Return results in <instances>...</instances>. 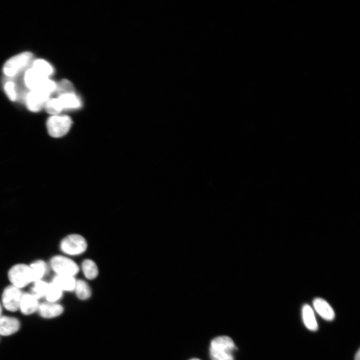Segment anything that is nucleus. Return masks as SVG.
<instances>
[{
	"instance_id": "nucleus-23",
	"label": "nucleus",
	"mask_w": 360,
	"mask_h": 360,
	"mask_svg": "<svg viewBox=\"0 0 360 360\" xmlns=\"http://www.w3.org/2000/svg\"><path fill=\"white\" fill-rule=\"evenodd\" d=\"M44 108L46 112L52 116L59 115L63 110L58 98H50L46 102Z\"/></svg>"
},
{
	"instance_id": "nucleus-28",
	"label": "nucleus",
	"mask_w": 360,
	"mask_h": 360,
	"mask_svg": "<svg viewBox=\"0 0 360 360\" xmlns=\"http://www.w3.org/2000/svg\"><path fill=\"white\" fill-rule=\"evenodd\" d=\"M200 360L198 359H191V360Z\"/></svg>"
},
{
	"instance_id": "nucleus-7",
	"label": "nucleus",
	"mask_w": 360,
	"mask_h": 360,
	"mask_svg": "<svg viewBox=\"0 0 360 360\" xmlns=\"http://www.w3.org/2000/svg\"><path fill=\"white\" fill-rule=\"evenodd\" d=\"M235 348L231 338L222 336L215 338L211 341L210 350L212 356L226 357L232 355V352Z\"/></svg>"
},
{
	"instance_id": "nucleus-13",
	"label": "nucleus",
	"mask_w": 360,
	"mask_h": 360,
	"mask_svg": "<svg viewBox=\"0 0 360 360\" xmlns=\"http://www.w3.org/2000/svg\"><path fill=\"white\" fill-rule=\"evenodd\" d=\"M313 306L317 313L324 320L330 321L335 318L334 311L326 300L316 298L313 301Z\"/></svg>"
},
{
	"instance_id": "nucleus-1",
	"label": "nucleus",
	"mask_w": 360,
	"mask_h": 360,
	"mask_svg": "<svg viewBox=\"0 0 360 360\" xmlns=\"http://www.w3.org/2000/svg\"><path fill=\"white\" fill-rule=\"evenodd\" d=\"M33 58V55L30 52H24L12 57L4 64L3 73L10 78L16 77L29 66Z\"/></svg>"
},
{
	"instance_id": "nucleus-20",
	"label": "nucleus",
	"mask_w": 360,
	"mask_h": 360,
	"mask_svg": "<svg viewBox=\"0 0 360 360\" xmlns=\"http://www.w3.org/2000/svg\"><path fill=\"white\" fill-rule=\"evenodd\" d=\"M74 291L77 297L81 300L88 299L91 296L92 292L88 283L83 280H77Z\"/></svg>"
},
{
	"instance_id": "nucleus-2",
	"label": "nucleus",
	"mask_w": 360,
	"mask_h": 360,
	"mask_svg": "<svg viewBox=\"0 0 360 360\" xmlns=\"http://www.w3.org/2000/svg\"><path fill=\"white\" fill-rule=\"evenodd\" d=\"M8 279L11 285L22 289L33 283L30 266L24 263L13 265L8 272Z\"/></svg>"
},
{
	"instance_id": "nucleus-9",
	"label": "nucleus",
	"mask_w": 360,
	"mask_h": 360,
	"mask_svg": "<svg viewBox=\"0 0 360 360\" xmlns=\"http://www.w3.org/2000/svg\"><path fill=\"white\" fill-rule=\"evenodd\" d=\"M37 311L40 316L44 318L50 319L61 315L64 311V308L56 303L43 302L39 304Z\"/></svg>"
},
{
	"instance_id": "nucleus-27",
	"label": "nucleus",
	"mask_w": 360,
	"mask_h": 360,
	"mask_svg": "<svg viewBox=\"0 0 360 360\" xmlns=\"http://www.w3.org/2000/svg\"><path fill=\"white\" fill-rule=\"evenodd\" d=\"M2 313V306L1 303H0V317H1Z\"/></svg>"
},
{
	"instance_id": "nucleus-6",
	"label": "nucleus",
	"mask_w": 360,
	"mask_h": 360,
	"mask_svg": "<svg viewBox=\"0 0 360 360\" xmlns=\"http://www.w3.org/2000/svg\"><path fill=\"white\" fill-rule=\"evenodd\" d=\"M23 293L21 289L12 285L7 286L2 295V304L7 311L12 312L19 309Z\"/></svg>"
},
{
	"instance_id": "nucleus-26",
	"label": "nucleus",
	"mask_w": 360,
	"mask_h": 360,
	"mask_svg": "<svg viewBox=\"0 0 360 360\" xmlns=\"http://www.w3.org/2000/svg\"><path fill=\"white\" fill-rule=\"evenodd\" d=\"M355 360H360V350L358 351L357 352L355 357Z\"/></svg>"
},
{
	"instance_id": "nucleus-4",
	"label": "nucleus",
	"mask_w": 360,
	"mask_h": 360,
	"mask_svg": "<svg viewBox=\"0 0 360 360\" xmlns=\"http://www.w3.org/2000/svg\"><path fill=\"white\" fill-rule=\"evenodd\" d=\"M72 124V119L67 115H53L50 117L46 123L49 135L54 138H60L69 132Z\"/></svg>"
},
{
	"instance_id": "nucleus-12",
	"label": "nucleus",
	"mask_w": 360,
	"mask_h": 360,
	"mask_svg": "<svg viewBox=\"0 0 360 360\" xmlns=\"http://www.w3.org/2000/svg\"><path fill=\"white\" fill-rule=\"evenodd\" d=\"M48 78L42 76L33 68L28 69L24 74V81L26 86L30 91L38 89Z\"/></svg>"
},
{
	"instance_id": "nucleus-24",
	"label": "nucleus",
	"mask_w": 360,
	"mask_h": 360,
	"mask_svg": "<svg viewBox=\"0 0 360 360\" xmlns=\"http://www.w3.org/2000/svg\"><path fill=\"white\" fill-rule=\"evenodd\" d=\"M56 92L58 96H60L66 94H74L75 90L70 81L67 80H63L57 84Z\"/></svg>"
},
{
	"instance_id": "nucleus-15",
	"label": "nucleus",
	"mask_w": 360,
	"mask_h": 360,
	"mask_svg": "<svg viewBox=\"0 0 360 360\" xmlns=\"http://www.w3.org/2000/svg\"><path fill=\"white\" fill-rule=\"evenodd\" d=\"M76 281L77 280L74 277L56 275L51 282L57 286L63 292H71L75 290Z\"/></svg>"
},
{
	"instance_id": "nucleus-8",
	"label": "nucleus",
	"mask_w": 360,
	"mask_h": 360,
	"mask_svg": "<svg viewBox=\"0 0 360 360\" xmlns=\"http://www.w3.org/2000/svg\"><path fill=\"white\" fill-rule=\"evenodd\" d=\"M50 95L39 90L30 91L25 98L28 109L32 112H38L44 108Z\"/></svg>"
},
{
	"instance_id": "nucleus-3",
	"label": "nucleus",
	"mask_w": 360,
	"mask_h": 360,
	"mask_svg": "<svg viewBox=\"0 0 360 360\" xmlns=\"http://www.w3.org/2000/svg\"><path fill=\"white\" fill-rule=\"evenodd\" d=\"M88 244L85 239L78 234H71L61 242V251L67 255L77 256L84 253L87 249Z\"/></svg>"
},
{
	"instance_id": "nucleus-18",
	"label": "nucleus",
	"mask_w": 360,
	"mask_h": 360,
	"mask_svg": "<svg viewBox=\"0 0 360 360\" xmlns=\"http://www.w3.org/2000/svg\"><path fill=\"white\" fill-rule=\"evenodd\" d=\"M63 110L78 108L81 106V102L75 94H66L58 96Z\"/></svg>"
},
{
	"instance_id": "nucleus-25",
	"label": "nucleus",
	"mask_w": 360,
	"mask_h": 360,
	"mask_svg": "<svg viewBox=\"0 0 360 360\" xmlns=\"http://www.w3.org/2000/svg\"><path fill=\"white\" fill-rule=\"evenodd\" d=\"M4 92L9 99L15 102L18 99V92L16 84L12 80H8L4 84Z\"/></svg>"
},
{
	"instance_id": "nucleus-10",
	"label": "nucleus",
	"mask_w": 360,
	"mask_h": 360,
	"mask_svg": "<svg viewBox=\"0 0 360 360\" xmlns=\"http://www.w3.org/2000/svg\"><path fill=\"white\" fill-rule=\"evenodd\" d=\"M20 323L16 318L1 316L0 317V335L8 336L19 331Z\"/></svg>"
},
{
	"instance_id": "nucleus-17",
	"label": "nucleus",
	"mask_w": 360,
	"mask_h": 360,
	"mask_svg": "<svg viewBox=\"0 0 360 360\" xmlns=\"http://www.w3.org/2000/svg\"><path fill=\"white\" fill-rule=\"evenodd\" d=\"M302 317L306 328L311 331H316L318 329L314 312L309 305H305L302 309Z\"/></svg>"
},
{
	"instance_id": "nucleus-19",
	"label": "nucleus",
	"mask_w": 360,
	"mask_h": 360,
	"mask_svg": "<svg viewBox=\"0 0 360 360\" xmlns=\"http://www.w3.org/2000/svg\"><path fill=\"white\" fill-rule=\"evenodd\" d=\"M82 269L85 276L89 280L97 278L99 270L96 264L90 259L84 260L82 264Z\"/></svg>"
},
{
	"instance_id": "nucleus-16",
	"label": "nucleus",
	"mask_w": 360,
	"mask_h": 360,
	"mask_svg": "<svg viewBox=\"0 0 360 360\" xmlns=\"http://www.w3.org/2000/svg\"><path fill=\"white\" fill-rule=\"evenodd\" d=\"M31 68L42 76L48 78H49L54 72V68L50 64L42 59L33 61Z\"/></svg>"
},
{
	"instance_id": "nucleus-11",
	"label": "nucleus",
	"mask_w": 360,
	"mask_h": 360,
	"mask_svg": "<svg viewBox=\"0 0 360 360\" xmlns=\"http://www.w3.org/2000/svg\"><path fill=\"white\" fill-rule=\"evenodd\" d=\"M39 306L38 300L30 293L23 294L19 307L21 313L25 315H31L38 311Z\"/></svg>"
},
{
	"instance_id": "nucleus-14",
	"label": "nucleus",
	"mask_w": 360,
	"mask_h": 360,
	"mask_svg": "<svg viewBox=\"0 0 360 360\" xmlns=\"http://www.w3.org/2000/svg\"><path fill=\"white\" fill-rule=\"evenodd\" d=\"M33 278V283L43 280L48 270V266L45 261L37 260L29 265Z\"/></svg>"
},
{
	"instance_id": "nucleus-5",
	"label": "nucleus",
	"mask_w": 360,
	"mask_h": 360,
	"mask_svg": "<svg viewBox=\"0 0 360 360\" xmlns=\"http://www.w3.org/2000/svg\"><path fill=\"white\" fill-rule=\"evenodd\" d=\"M50 266L57 275L74 277L79 271L77 264L68 257L56 255L50 261Z\"/></svg>"
},
{
	"instance_id": "nucleus-21",
	"label": "nucleus",
	"mask_w": 360,
	"mask_h": 360,
	"mask_svg": "<svg viewBox=\"0 0 360 360\" xmlns=\"http://www.w3.org/2000/svg\"><path fill=\"white\" fill-rule=\"evenodd\" d=\"M30 293L38 300L45 297L49 283L43 280L32 283Z\"/></svg>"
},
{
	"instance_id": "nucleus-22",
	"label": "nucleus",
	"mask_w": 360,
	"mask_h": 360,
	"mask_svg": "<svg viewBox=\"0 0 360 360\" xmlns=\"http://www.w3.org/2000/svg\"><path fill=\"white\" fill-rule=\"evenodd\" d=\"M63 292L57 286L50 282L45 298L48 302L56 303L62 298Z\"/></svg>"
}]
</instances>
